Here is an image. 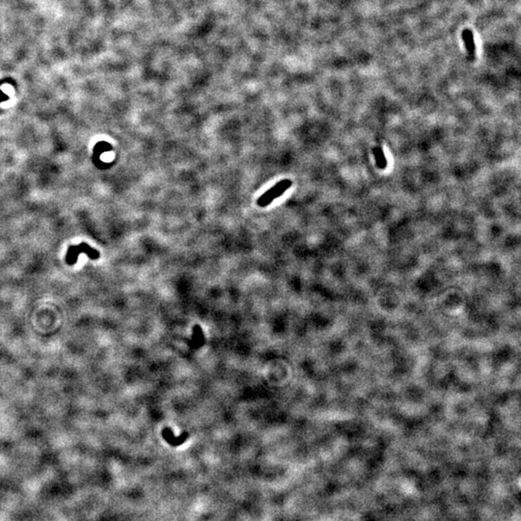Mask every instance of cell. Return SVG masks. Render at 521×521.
<instances>
[{
	"mask_svg": "<svg viewBox=\"0 0 521 521\" xmlns=\"http://www.w3.org/2000/svg\"><path fill=\"white\" fill-rule=\"evenodd\" d=\"M86 253L91 259H98L100 257L99 255V252H97L96 250L92 249L90 246H88L87 244L85 243H82L79 246H71L69 251H68V256H67V262L69 265H74L76 264L77 260H78V256L80 253Z\"/></svg>",
	"mask_w": 521,
	"mask_h": 521,
	"instance_id": "obj_2",
	"label": "cell"
},
{
	"mask_svg": "<svg viewBox=\"0 0 521 521\" xmlns=\"http://www.w3.org/2000/svg\"><path fill=\"white\" fill-rule=\"evenodd\" d=\"M373 152H374V155H375V161H376L377 167L380 168V169H384L386 167V165H387V161H386L382 149L379 148V147H375V148L373 149Z\"/></svg>",
	"mask_w": 521,
	"mask_h": 521,
	"instance_id": "obj_3",
	"label": "cell"
},
{
	"mask_svg": "<svg viewBox=\"0 0 521 521\" xmlns=\"http://www.w3.org/2000/svg\"><path fill=\"white\" fill-rule=\"evenodd\" d=\"M292 181L290 180H283L279 182L278 184H276L273 188H271L270 190H268L266 193H264L258 200H257V205L264 208V207H267L269 206L272 201L278 197H280L281 195L288 189L292 187Z\"/></svg>",
	"mask_w": 521,
	"mask_h": 521,
	"instance_id": "obj_1",
	"label": "cell"
}]
</instances>
